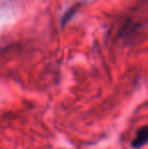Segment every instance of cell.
<instances>
[{"label":"cell","instance_id":"obj_1","mask_svg":"<svg viewBox=\"0 0 148 149\" xmlns=\"http://www.w3.org/2000/svg\"><path fill=\"white\" fill-rule=\"evenodd\" d=\"M148 142V125L142 127L138 130L134 140L132 142V146L134 148H139Z\"/></svg>","mask_w":148,"mask_h":149},{"label":"cell","instance_id":"obj_2","mask_svg":"<svg viewBox=\"0 0 148 149\" xmlns=\"http://www.w3.org/2000/svg\"><path fill=\"white\" fill-rule=\"evenodd\" d=\"M77 9H78V6H74V7L70 8L69 10H68L67 12H66L65 14H64L63 18H62V26H65L66 24H67L68 22H69L70 19H71V17L74 15L75 13H76Z\"/></svg>","mask_w":148,"mask_h":149}]
</instances>
